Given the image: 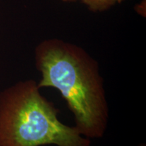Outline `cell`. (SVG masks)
<instances>
[{"mask_svg": "<svg viewBox=\"0 0 146 146\" xmlns=\"http://www.w3.org/2000/svg\"><path fill=\"white\" fill-rule=\"evenodd\" d=\"M40 89L29 79L0 91V146H91L74 126L60 121Z\"/></svg>", "mask_w": 146, "mask_h": 146, "instance_id": "cell-2", "label": "cell"}, {"mask_svg": "<svg viewBox=\"0 0 146 146\" xmlns=\"http://www.w3.org/2000/svg\"><path fill=\"white\" fill-rule=\"evenodd\" d=\"M35 62L38 86L59 91L81 135L89 139L104 135L109 108L98 62L82 47L53 38L37 45Z\"/></svg>", "mask_w": 146, "mask_h": 146, "instance_id": "cell-1", "label": "cell"}, {"mask_svg": "<svg viewBox=\"0 0 146 146\" xmlns=\"http://www.w3.org/2000/svg\"><path fill=\"white\" fill-rule=\"evenodd\" d=\"M122 1H123V0H118V2H121Z\"/></svg>", "mask_w": 146, "mask_h": 146, "instance_id": "cell-5", "label": "cell"}, {"mask_svg": "<svg viewBox=\"0 0 146 146\" xmlns=\"http://www.w3.org/2000/svg\"><path fill=\"white\" fill-rule=\"evenodd\" d=\"M62 1H75V0H62Z\"/></svg>", "mask_w": 146, "mask_h": 146, "instance_id": "cell-4", "label": "cell"}, {"mask_svg": "<svg viewBox=\"0 0 146 146\" xmlns=\"http://www.w3.org/2000/svg\"><path fill=\"white\" fill-rule=\"evenodd\" d=\"M140 146H145V145H141Z\"/></svg>", "mask_w": 146, "mask_h": 146, "instance_id": "cell-6", "label": "cell"}, {"mask_svg": "<svg viewBox=\"0 0 146 146\" xmlns=\"http://www.w3.org/2000/svg\"><path fill=\"white\" fill-rule=\"evenodd\" d=\"M82 1L91 10L101 12L118 2V0H82Z\"/></svg>", "mask_w": 146, "mask_h": 146, "instance_id": "cell-3", "label": "cell"}]
</instances>
